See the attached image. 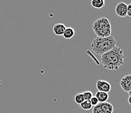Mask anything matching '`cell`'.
<instances>
[{
    "label": "cell",
    "mask_w": 131,
    "mask_h": 113,
    "mask_svg": "<svg viewBox=\"0 0 131 113\" xmlns=\"http://www.w3.org/2000/svg\"><path fill=\"white\" fill-rule=\"evenodd\" d=\"M123 50L119 46H115L111 50L102 54L101 58V64L104 69L111 71H118L124 65Z\"/></svg>",
    "instance_id": "6da1fadb"
},
{
    "label": "cell",
    "mask_w": 131,
    "mask_h": 113,
    "mask_svg": "<svg viewBox=\"0 0 131 113\" xmlns=\"http://www.w3.org/2000/svg\"><path fill=\"white\" fill-rule=\"evenodd\" d=\"M116 46V40L113 36L108 37H96L93 40L91 44V48L97 55L102 56Z\"/></svg>",
    "instance_id": "7a4b0ae2"
},
{
    "label": "cell",
    "mask_w": 131,
    "mask_h": 113,
    "mask_svg": "<svg viewBox=\"0 0 131 113\" xmlns=\"http://www.w3.org/2000/svg\"><path fill=\"white\" fill-rule=\"evenodd\" d=\"M92 29L98 37H108L111 35V23L106 17H101L96 20L93 24Z\"/></svg>",
    "instance_id": "3957f363"
},
{
    "label": "cell",
    "mask_w": 131,
    "mask_h": 113,
    "mask_svg": "<svg viewBox=\"0 0 131 113\" xmlns=\"http://www.w3.org/2000/svg\"><path fill=\"white\" fill-rule=\"evenodd\" d=\"M114 106L110 103H99L93 107L92 113H113Z\"/></svg>",
    "instance_id": "277c9868"
},
{
    "label": "cell",
    "mask_w": 131,
    "mask_h": 113,
    "mask_svg": "<svg viewBox=\"0 0 131 113\" xmlns=\"http://www.w3.org/2000/svg\"><path fill=\"white\" fill-rule=\"evenodd\" d=\"M120 86L125 92H129L131 90V75L127 74L124 76L119 82Z\"/></svg>",
    "instance_id": "5b68a950"
},
{
    "label": "cell",
    "mask_w": 131,
    "mask_h": 113,
    "mask_svg": "<svg viewBox=\"0 0 131 113\" xmlns=\"http://www.w3.org/2000/svg\"><path fill=\"white\" fill-rule=\"evenodd\" d=\"M96 88L98 91H102V92L109 93L111 91V84H110L106 80H99L96 83Z\"/></svg>",
    "instance_id": "8992f818"
},
{
    "label": "cell",
    "mask_w": 131,
    "mask_h": 113,
    "mask_svg": "<svg viewBox=\"0 0 131 113\" xmlns=\"http://www.w3.org/2000/svg\"><path fill=\"white\" fill-rule=\"evenodd\" d=\"M115 11L116 15L119 17H125L127 15V5L124 2H120L116 5Z\"/></svg>",
    "instance_id": "52a82bcc"
},
{
    "label": "cell",
    "mask_w": 131,
    "mask_h": 113,
    "mask_svg": "<svg viewBox=\"0 0 131 113\" xmlns=\"http://www.w3.org/2000/svg\"><path fill=\"white\" fill-rule=\"evenodd\" d=\"M66 29V26L62 23H58L55 24L53 27V32L55 35L58 36H61L63 35V33Z\"/></svg>",
    "instance_id": "ba28073f"
},
{
    "label": "cell",
    "mask_w": 131,
    "mask_h": 113,
    "mask_svg": "<svg viewBox=\"0 0 131 113\" xmlns=\"http://www.w3.org/2000/svg\"><path fill=\"white\" fill-rule=\"evenodd\" d=\"M95 97L97 98L99 103H105V102H107L109 99V94L108 93L98 91L96 93Z\"/></svg>",
    "instance_id": "9c48e42d"
},
{
    "label": "cell",
    "mask_w": 131,
    "mask_h": 113,
    "mask_svg": "<svg viewBox=\"0 0 131 113\" xmlns=\"http://www.w3.org/2000/svg\"><path fill=\"white\" fill-rule=\"evenodd\" d=\"M75 35V31L74 29L73 28L71 27V26H69V27H66V29H65V32L63 33V37L65 39H72Z\"/></svg>",
    "instance_id": "30bf717a"
},
{
    "label": "cell",
    "mask_w": 131,
    "mask_h": 113,
    "mask_svg": "<svg viewBox=\"0 0 131 113\" xmlns=\"http://www.w3.org/2000/svg\"><path fill=\"white\" fill-rule=\"evenodd\" d=\"M91 6L95 9H101L104 6L105 2L104 0H92Z\"/></svg>",
    "instance_id": "8fae6325"
},
{
    "label": "cell",
    "mask_w": 131,
    "mask_h": 113,
    "mask_svg": "<svg viewBox=\"0 0 131 113\" xmlns=\"http://www.w3.org/2000/svg\"><path fill=\"white\" fill-rule=\"evenodd\" d=\"M80 107L83 110H89L93 108V106L91 105V102L89 100H85L82 103H81Z\"/></svg>",
    "instance_id": "7c38bea8"
},
{
    "label": "cell",
    "mask_w": 131,
    "mask_h": 113,
    "mask_svg": "<svg viewBox=\"0 0 131 113\" xmlns=\"http://www.w3.org/2000/svg\"><path fill=\"white\" fill-rule=\"evenodd\" d=\"M74 101L78 105H80L81 103H83V102L85 101L84 96H83V93H78V94H77L75 96Z\"/></svg>",
    "instance_id": "4fadbf2b"
},
{
    "label": "cell",
    "mask_w": 131,
    "mask_h": 113,
    "mask_svg": "<svg viewBox=\"0 0 131 113\" xmlns=\"http://www.w3.org/2000/svg\"><path fill=\"white\" fill-rule=\"evenodd\" d=\"M83 96H84L85 100L89 101H90V99L93 97V93L91 91H89V90H87V91H85L84 92H83Z\"/></svg>",
    "instance_id": "5bb4252c"
},
{
    "label": "cell",
    "mask_w": 131,
    "mask_h": 113,
    "mask_svg": "<svg viewBox=\"0 0 131 113\" xmlns=\"http://www.w3.org/2000/svg\"><path fill=\"white\" fill-rule=\"evenodd\" d=\"M90 102H91V105L93 106V107H95V106L97 105L99 103V100L97 99V98H96L95 96H93V97L92 98L90 99Z\"/></svg>",
    "instance_id": "9a60e30c"
},
{
    "label": "cell",
    "mask_w": 131,
    "mask_h": 113,
    "mask_svg": "<svg viewBox=\"0 0 131 113\" xmlns=\"http://www.w3.org/2000/svg\"><path fill=\"white\" fill-rule=\"evenodd\" d=\"M128 17H131V3L127 5V15Z\"/></svg>",
    "instance_id": "2e32d148"
},
{
    "label": "cell",
    "mask_w": 131,
    "mask_h": 113,
    "mask_svg": "<svg viewBox=\"0 0 131 113\" xmlns=\"http://www.w3.org/2000/svg\"><path fill=\"white\" fill-rule=\"evenodd\" d=\"M128 103H129V105H131V96H129V97H128Z\"/></svg>",
    "instance_id": "e0dca14e"
},
{
    "label": "cell",
    "mask_w": 131,
    "mask_h": 113,
    "mask_svg": "<svg viewBox=\"0 0 131 113\" xmlns=\"http://www.w3.org/2000/svg\"><path fill=\"white\" fill-rule=\"evenodd\" d=\"M128 95H129V96H131V90L129 91V92H128Z\"/></svg>",
    "instance_id": "ac0fdd59"
},
{
    "label": "cell",
    "mask_w": 131,
    "mask_h": 113,
    "mask_svg": "<svg viewBox=\"0 0 131 113\" xmlns=\"http://www.w3.org/2000/svg\"><path fill=\"white\" fill-rule=\"evenodd\" d=\"M2 80L0 79V85H1V84H2Z\"/></svg>",
    "instance_id": "d6986e66"
}]
</instances>
